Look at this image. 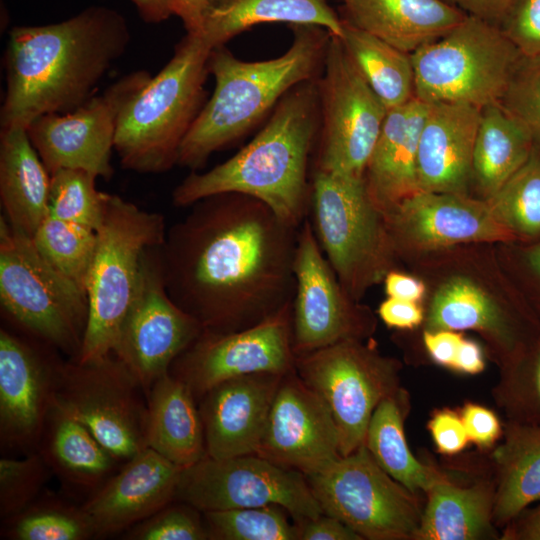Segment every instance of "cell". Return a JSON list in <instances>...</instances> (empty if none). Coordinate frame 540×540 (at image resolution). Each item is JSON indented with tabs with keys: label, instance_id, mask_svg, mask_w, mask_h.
Masks as SVG:
<instances>
[{
	"label": "cell",
	"instance_id": "cell-1",
	"mask_svg": "<svg viewBox=\"0 0 540 540\" xmlns=\"http://www.w3.org/2000/svg\"><path fill=\"white\" fill-rule=\"evenodd\" d=\"M299 227L247 195L197 201L167 229L161 246L170 297L203 330L232 332L261 322L292 302Z\"/></svg>",
	"mask_w": 540,
	"mask_h": 540
},
{
	"label": "cell",
	"instance_id": "cell-2",
	"mask_svg": "<svg viewBox=\"0 0 540 540\" xmlns=\"http://www.w3.org/2000/svg\"><path fill=\"white\" fill-rule=\"evenodd\" d=\"M130 32L116 10L92 6L59 23L16 26L4 53L1 128L75 110L125 53Z\"/></svg>",
	"mask_w": 540,
	"mask_h": 540
},
{
	"label": "cell",
	"instance_id": "cell-3",
	"mask_svg": "<svg viewBox=\"0 0 540 540\" xmlns=\"http://www.w3.org/2000/svg\"><path fill=\"white\" fill-rule=\"evenodd\" d=\"M318 79L286 93L260 132L231 158L206 172L191 171L174 188L173 204L190 207L212 195L238 193L299 227L307 218L309 157L320 128Z\"/></svg>",
	"mask_w": 540,
	"mask_h": 540
},
{
	"label": "cell",
	"instance_id": "cell-4",
	"mask_svg": "<svg viewBox=\"0 0 540 540\" xmlns=\"http://www.w3.org/2000/svg\"><path fill=\"white\" fill-rule=\"evenodd\" d=\"M330 33L315 25H293L282 55L243 61L224 45L211 50L215 88L184 138L177 164L198 171L209 157L248 133L295 86L320 77Z\"/></svg>",
	"mask_w": 540,
	"mask_h": 540
},
{
	"label": "cell",
	"instance_id": "cell-5",
	"mask_svg": "<svg viewBox=\"0 0 540 540\" xmlns=\"http://www.w3.org/2000/svg\"><path fill=\"white\" fill-rule=\"evenodd\" d=\"M211 50L187 33L168 63L123 106L114 150L124 169L158 174L177 164L180 146L205 104Z\"/></svg>",
	"mask_w": 540,
	"mask_h": 540
},
{
	"label": "cell",
	"instance_id": "cell-6",
	"mask_svg": "<svg viewBox=\"0 0 540 540\" xmlns=\"http://www.w3.org/2000/svg\"><path fill=\"white\" fill-rule=\"evenodd\" d=\"M167 229L162 214L108 193L104 218L96 231L86 285L88 318L76 360L96 361L114 352L138 287L143 254L164 243Z\"/></svg>",
	"mask_w": 540,
	"mask_h": 540
},
{
	"label": "cell",
	"instance_id": "cell-7",
	"mask_svg": "<svg viewBox=\"0 0 540 540\" xmlns=\"http://www.w3.org/2000/svg\"><path fill=\"white\" fill-rule=\"evenodd\" d=\"M316 239L339 281L359 300L391 270L395 247L385 215L364 177L314 170L308 213Z\"/></svg>",
	"mask_w": 540,
	"mask_h": 540
},
{
	"label": "cell",
	"instance_id": "cell-8",
	"mask_svg": "<svg viewBox=\"0 0 540 540\" xmlns=\"http://www.w3.org/2000/svg\"><path fill=\"white\" fill-rule=\"evenodd\" d=\"M0 303L33 336L77 359L88 318L85 290L54 268L31 236L0 217Z\"/></svg>",
	"mask_w": 540,
	"mask_h": 540
},
{
	"label": "cell",
	"instance_id": "cell-9",
	"mask_svg": "<svg viewBox=\"0 0 540 540\" xmlns=\"http://www.w3.org/2000/svg\"><path fill=\"white\" fill-rule=\"evenodd\" d=\"M411 57L416 98L478 109L500 102L523 58L499 26L470 15Z\"/></svg>",
	"mask_w": 540,
	"mask_h": 540
},
{
	"label": "cell",
	"instance_id": "cell-10",
	"mask_svg": "<svg viewBox=\"0 0 540 540\" xmlns=\"http://www.w3.org/2000/svg\"><path fill=\"white\" fill-rule=\"evenodd\" d=\"M400 363L364 340H345L296 356L295 371L329 407L341 456L365 442L378 404L400 387Z\"/></svg>",
	"mask_w": 540,
	"mask_h": 540
},
{
	"label": "cell",
	"instance_id": "cell-11",
	"mask_svg": "<svg viewBox=\"0 0 540 540\" xmlns=\"http://www.w3.org/2000/svg\"><path fill=\"white\" fill-rule=\"evenodd\" d=\"M306 478L323 513L363 540L415 539L423 510L417 494L387 474L365 444Z\"/></svg>",
	"mask_w": 540,
	"mask_h": 540
},
{
	"label": "cell",
	"instance_id": "cell-12",
	"mask_svg": "<svg viewBox=\"0 0 540 540\" xmlns=\"http://www.w3.org/2000/svg\"><path fill=\"white\" fill-rule=\"evenodd\" d=\"M140 389L127 366L111 353L91 362L59 361L53 401L86 426L115 458L126 462L147 448V407Z\"/></svg>",
	"mask_w": 540,
	"mask_h": 540
},
{
	"label": "cell",
	"instance_id": "cell-13",
	"mask_svg": "<svg viewBox=\"0 0 540 540\" xmlns=\"http://www.w3.org/2000/svg\"><path fill=\"white\" fill-rule=\"evenodd\" d=\"M318 88L315 170L364 177L388 110L359 73L340 38L332 34Z\"/></svg>",
	"mask_w": 540,
	"mask_h": 540
},
{
	"label": "cell",
	"instance_id": "cell-14",
	"mask_svg": "<svg viewBox=\"0 0 540 540\" xmlns=\"http://www.w3.org/2000/svg\"><path fill=\"white\" fill-rule=\"evenodd\" d=\"M175 499L203 513L278 505L296 524L323 514L303 473L257 454L223 459L206 455L182 469Z\"/></svg>",
	"mask_w": 540,
	"mask_h": 540
},
{
	"label": "cell",
	"instance_id": "cell-15",
	"mask_svg": "<svg viewBox=\"0 0 540 540\" xmlns=\"http://www.w3.org/2000/svg\"><path fill=\"white\" fill-rule=\"evenodd\" d=\"M161 246L151 247L143 254L138 287L113 352L146 393L170 372L174 360L203 331L200 323L182 310L166 289Z\"/></svg>",
	"mask_w": 540,
	"mask_h": 540
},
{
	"label": "cell",
	"instance_id": "cell-16",
	"mask_svg": "<svg viewBox=\"0 0 540 540\" xmlns=\"http://www.w3.org/2000/svg\"><path fill=\"white\" fill-rule=\"evenodd\" d=\"M293 271L292 344L296 356L345 340H365L373 334V313L343 287L308 218L299 227Z\"/></svg>",
	"mask_w": 540,
	"mask_h": 540
},
{
	"label": "cell",
	"instance_id": "cell-17",
	"mask_svg": "<svg viewBox=\"0 0 540 540\" xmlns=\"http://www.w3.org/2000/svg\"><path fill=\"white\" fill-rule=\"evenodd\" d=\"M150 78L145 70L133 71L73 111L33 120L27 134L49 174L77 169L110 179L119 114Z\"/></svg>",
	"mask_w": 540,
	"mask_h": 540
},
{
	"label": "cell",
	"instance_id": "cell-18",
	"mask_svg": "<svg viewBox=\"0 0 540 540\" xmlns=\"http://www.w3.org/2000/svg\"><path fill=\"white\" fill-rule=\"evenodd\" d=\"M291 304L245 329L203 330L174 360L170 373L200 399L232 378L256 373L284 375L295 370Z\"/></svg>",
	"mask_w": 540,
	"mask_h": 540
},
{
	"label": "cell",
	"instance_id": "cell-19",
	"mask_svg": "<svg viewBox=\"0 0 540 540\" xmlns=\"http://www.w3.org/2000/svg\"><path fill=\"white\" fill-rule=\"evenodd\" d=\"M257 455L305 476L341 457L329 407L295 370L280 382Z\"/></svg>",
	"mask_w": 540,
	"mask_h": 540
},
{
	"label": "cell",
	"instance_id": "cell-20",
	"mask_svg": "<svg viewBox=\"0 0 540 540\" xmlns=\"http://www.w3.org/2000/svg\"><path fill=\"white\" fill-rule=\"evenodd\" d=\"M384 215L395 250L413 245L434 250L459 243L516 238L486 199H473L464 193L419 190Z\"/></svg>",
	"mask_w": 540,
	"mask_h": 540
},
{
	"label": "cell",
	"instance_id": "cell-21",
	"mask_svg": "<svg viewBox=\"0 0 540 540\" xmlns=\"http://www.w3.org/2000/svg\"><path fill=\"white\" fill-rule=\"evenodd\" d=\"M28 341L0 330V436L5 446L39 445L53 401L57 363Z\"/></svg>",
	"mask_w": 540,
	"mask_h": 540
},
{
	"label": "cell",
	"instance_id": "cell-22",
	"mask_svg": "<svg viewBox=\"0 0 540 540\" xmlns=\"http://www.w3.org/2000/svg\"><path fill=\"white\" fill-rule=\"evenodd\" d=\"M284 375L256 373L232 378L200 398L207 456L223 459L257 454Z\"/></svg>",
	"mask_w": 540,
	"mask_h": 540
},
{
	"label": "cell",
	"instance_id": "cell-23",
	"mask_svg": "<svg viewBox=\"0 0 540 540\" xmlns=\"http://www.w3.org/2000/svg\"><path fill=\"white\" fill-rule=\"evenodd\" d=\"M182 469L148 447L126 461L81 506L94 537L121 532L171 503Z\"/></svg>",
	"mask_w": 540,
	"mask_h": 540
},
{
	"label": "cell",
	"instance_id": "cell-24",
	"mask_svg": "<svg viewBox=\"0 0 540 540\" xmlns=\"http://www.w3.org/2000/svg\"><path fill=\"white\" fill-rule=\"evenodd\" d=\"M480 117L481 109L470 105L428 104L417 152L419 190L465 192Z\"/></svg>",
	"mask_w": 540,
	"mask_h": 540
},
{
	"label": "cell",
	"instance_id": "cell-25",
	"mask_svg": "<svg viewBox=\"0 0 540 540\" xmlns=\"http://www.w3.org/2000/svg\"><path fill=\"white\" fill-rule=\"evenodd\" d=\"M525 327L479 285L453 277L435 292L427 315V330H474L496 353L500 368L511 362L536 334Z\"/></svg>",
	"mask_w": 540,
	"mask_h": 540
},
{
	"label": "cell",
	"instance_id": "cell-26",
	"mask_svg": "<svg viewBox=\"0 0 540 540\" xmlns=\"http://www.w3.org/2000/svg\"><path fill=\"white\" fill-rule=\"evenodd\" d=\"M427 108L415 97L387 112L364 174L367 191L383 213L419 191L417 152Z\"/></svg>",
	"mask_w": 540,
	"mask_h": 540
},
{
	"label": "cell",
	"instance_id": "cell-27",
	"mask_svg": "<svg viewBox=\"0 0 540 540\" xmlns=\"http://www.w3.org/2000/svg\"><path fill=\"white\" fill-rule=\"evenodd\" d=\"M345 20L414 53L443 37L467 14L447 0H343Z\"/></svg>",
	"mask_w": 540,
	"mask_h": 540
},
{
	"label": "cell",
	"instance_id": "cell-28",
	"mask_svg": "<svg viewBox=\"0 0 540 540\" xmlns=\"http://www.w3.org/2000/svg\"><path fill=\"white\" fill-rule=\"evenodd\" d=\"M147 394V447L181 468L204 458L202 419L189 386L169 372Z\"/></svg>",
	"mask_w": 540,
	"mask_h": 540
},
{
	"label": "cell",
	"instance_id": "cell-29",
	"mask_svg": "<svg viewBox=\"0 0 540 540\" xmlns=\"http://www.w3.org/2000/svg\"><path fill=\"white\" fill-rule=\"evenodd\" d=\"M51 176L22 126L1 128L0 198L8 222L33 237L48 215Z\"/></svg>",
	"mask_w": 540,
	"mask_h": 540
},
{
	"label": "cell",
	"instance_id": "cell-30",
	"mask_svg": "<svg viewBox=\"0 0 540 540\" xmlns=\"http://www.w3.org/2000/svg\"><path fill=\"white\" fill-rule=\"evenodd\" d=\"M39 445L49 468L65 484L92 494L113 475L119 461L86 426L54 401Z\"/></svg>",
	"mask_w": 540,
	"mask_h": 540
},
{
	"label": "cell",
	"instance_id": "cell-31",
	"mask_svg": "<svg viewBox=\"0 0 540 540\" xmlns=\"http://www.w3.org/2000/svg\"><path fill=\"white\" fill-rule=\"evenodd\" d=\"M274 22L315 25L337 37L343 33V20L327 0H211L196 35L213 49L255 25Z\"/></svg>",
	"mask_w": 540,
	"mask_h": 540
},
{
	"label": "cell",
	"instance_id": "cell-32",
	"mask_svg": "<svg viewBox=\"0 0 540 540\" xmlns=\"http://www.w3.org/2000/svg\"><path fill=\"white\" fill-rule=\"evenodd\" d=\"M495 484L480 480L458 485L448 477L427 493L414 540H481L498 538L493 521Z\"/></svg>",
	"mask_w": 540,
	"mask_h": 540
},
{
	"label": "cell",
	"instance_id": "cell-33",
	"mask_svg": "<svg viewBox=\"0 0 540 540\" xmlns=\"http://www.w3.org/2000/svg\"><path fill=\"white\" fill-rule=\"evenodd\" d=\"M502 439L491 454L493 521L501 529L540 501V425L506 419Z\"/></svg>",
	"mask_w": 540,
	"mask_h": 540
},
{
	"label": "cell",
	"instance_id": "cell-34",
	"mask_svg": "<svg viewBox=\"0 0 540 540\" xmlns=\"http://www.w3.org/2000/svg\"><path fill=\"white\" fill-rule=\"evenodd\" d=\"M409 399L405 389L384 398L370 419L365 446L376 463L411 492L425 494L448 476L419 461L411 452L404 432Z\"/></svg>",
	"mask_w": 540,
	"mask_h": 540
},
{
	"label": "cell",
	"instance_id": "cell-35",
	"mask_svg": "<svg viewBox=\"0 0 540 540\" xmlns=\"http://www.w3.org/2000/svg\"><path fill=\"white\" fill-rule=\"evenodd\" d=\"M533 144L530 132L500 102L481 109L472 177L486 199L529 160Z\"/></svg>",
	"mask_w": 540,
	"mask_h": 540
},
{
	"label": "cell",
	"instance_id": "cell-36",
	"mask_svg": "<svg viewBox=\"0 0 540 540\" xmlns=\"http://www.w3.org/2000/svg\"><path fill=\"white\" fill-rule=\"evenodd\" d=\"M339 37L366 83L387 110L415 98V75L411 54L404 52L344 18Z\"/></svg>",
	"mask_w": 540,
	"mask_h": 540
},
{
	"label": "cell",
	"instance_id": "cell-37",
	"mask_svg": "<svg viewBox=\"0 0 540 540\" xmlns=\"http://www.w3.org/2000/svg\"><path fill=\"white\" fill-rule=\"evenodd\" d=\"M32 239L54 268L86 291L96 249V231L47 215Z\"/></svg>",
	"mask_w": 540,
	"mask_h": 540
},
{
	"label": "cell",
	"instance_id": "cell-38",
	"mask_svg": "<svg viewBox=\"0 0 540 540\" xmlns=\"http://www.w3.org/2000/svg\"><path fill=\"white\" fill-rule=\"evenodd\" d=\"M492 395L506 419L540 425V331L519 355L501 367Z\"/></svg>",
	"mask_w": 540,
	"mask_h": 540
},
{
	"label": "cell",
	"instance_id": "cell-39",
	"mask_svg": "<svg viewBox=\"0 0 540 540\" xmlns=\"http://www.w3.org/2000/svg\"><path fill=\"white\" fill-rule=\"evenodd\" d=\"M497 218L516 236L540 234V156L529 160L486 199Z\"/></svg>",
	"mask_w": 540,
	"mask_h": 540
},
{
	"label": "cell",
	"instance_id": "cell-40",
	"mask_svg": "<svg viewBox=\"0 0 540 540\" xmlns=\"http://www.w3.org/2000/svg\"><path fill=\"white\" fill-rule=\"evenodd\" d=\"M278 505L204 512L209 539L300 540L297 524Z\"/></svg>",
	"mask_w": 540,
	"mask_h": 540
},
{
	"label": "cell",
	"instance_id": "cell-41",
	"mask_svg": "<svg viewBox=\"0 0 540 540\" xmlns=\"http://www.w3.org/2000/svg\"><path fill=\"white\" fill-rule=\"evenodd\" d=\"M50 176L48 215L97 231L108 196L97 190V177L77 169H60Z\"/></svg>",
	"mask_w": 540,
	"mask_h": 540
},
{
	"label": "cell",
	"instance_id": "cell-42",
	"mask_svg": "<svg viewBox=\"0 0 540 540\" xmlns=\"http://www.w3.org/2000/svg\"><path fill=\"white\" fill-rule=\"evenodd\" d=\"M7 535L17 540H85L93 531L80 507L58 500H36L5 521Z\"/></svg>",
	"mask_w": 540,
	"mask_h": 540
},
{
	"label": "cell",
	"instance_id": "cell-43",
	"mask_svg": "<svg viewBox=\"0 0 540 540\" xmlns=\"http://www.w3.org/2000/svg\"><path fill=\"white\" fill-rule=\"evenodd\" d=\"M40 452L22 459L0 460V514L4 521L19 515L37 500L49 472Z\"/></svg>",
	"mask_w": 540,
	"mask_h": 540
},
{
	"label": "cell",
	"instance_id": "cell-44",
	"mask_svg": "<svg viewBox=\"0 0 540 540\" xmlns=\"http://www.w3.org/2000/svg\"><path fill=\"white\" fill-rule=\"evenodd\" d=\"M500 104L540 143V58H522Z\"/></svg>",
	"mask_w": 540,
	"mask_h": 540
},
{
	"label": "cell",
	"instance_id": "cell-45",
	"mask_svg": "<svg viewBox=\"0 0 540 540\" xmlns=\"http://www.w3.org/2000/svg\"><path fill=\"white\" fill-rule=\"evenodd\" d=\"M184 503V502H183ZM166 505L126 534L132 540H206L208 531L191 505Z\"/></svg>",
	"mask_w": 540,
	"mask_h": 540
},
{
	"label": "cell",
	"instance_id": "cell-46",
	"mask_svg": "<svg viewBox=\"0 0 540 540\" xmlns=\"http://www.w3.org/2000/svg\"><path fill=\"white\" fill-rule=\"evenodd\" d=\"M499 27L524 58H540V0H515Z\"/></svg>",
	"mask_w": 540,
	"mask_h": 540
},
{
	"label": "cell",
	"instance_id": "cell-47",
	"mask_svg": "<svg viewBox=\"0 0 540 540\" xmlns=\"http://www.w3.org/2000/svg\"><path fill=\"white\" fill-rule=\"evenodd\" d=\"M427 428L440 454L456 455L464 450L469 442L460 413L452 409L435 410L427 423Z\"/></svg>",
	"mask_w": 540,
	"mask_h": 540
},
{
	"label": "cell",
	"instance_id": "cell-48",
	"mask_svg": "<svg viewBox=\"0 0 540 540\" xmlns=\"http://www.w3.org/2000/svg\"><path fill=\"white\" fill-rule=\"evenodd\" d=\"M469 441L480 448H491L503 436L504 425L491 409L472 402L460 410Z\"/></svg>",
	"mask_w": 540,
	"mask_h": 540
},
{
	"label": "cell",
	"instance_id": "cell-49",
	"mask_svg": "<svg viewBox=\"0 0 540 540\" xmlns=\"http://www.w3.org/2000/svg\"><path fill=\"white\" fill-rule=\"evenodd\" d=\"M300 540H363L344 522L328 514L298 523Z\"/></svg>",
	"mask_w": 540,
	"mask_h": 540
},
{
	"label": "cell",
	"instance_id": "cell-50",
	"mask_svg": "<svg viewBox=\"0 0 540 540\" xmlns=\"http://www.w3.org/2000/svg\"><path fill=\"white\" fill-rule=\"evenodd\" d=\"M379 318L389 328L413 329L424 319V312L418 302L387 297L377 310Z\"/></svg>",
	"mask_w": 540,
	"mask_h": 540
},
{
	"label": "cell",
	"instance_id": "cell-51",
	"mask_svg": "<svg viewBox=\"0 0 540 540\" xmlns=\"http://www.w3.org/2000/svg\"><path fill=\"white\" fill-rule=\"evenodd\" d=\"M461 333L453 330H425L424 347L430 359L439 366L451 369L463 340Z\"/></svg>",
	"mask_w": 540,
	"mask_h": 540
},
{
	"label": "cell",
	"instance_id": "cell-52",
	"mask_svg": "<svg viewBox=\"0 0 540 540\" xmlns=\"http://www.w3.org/2000/svg\"><path fill=\"white\" fill-rule=\"evenodd\" d=\"M467 15L499 26L515 0H447Z\"/></svg>",
	"mask_w": 540,
	"mask_h": 540
},
{
	"label": "cell",
	"instance_id": "cell-53",
	"mask_svg": "<svg viewBox=\"0 0 540 540\" xmlns=\"http://www.w3.org/2000/svg\"><path fill=\"white\" fill-rule=\"evenodd\" d=\"M502 530V540H540V505L526 508Z\"/></svg>",
	"mask_w": 540,
	"mask_h": 540
},
{
	"label": "cell",
	"instance_id": "cell-54",
	"mask_svg": "<svg viewBox=\"0 0 540 540\" xmlns=\"http://www.w3.org/2000/svg\"><path fill=\"white\" fill-rule=\"evenodd\" d=\"M383 280L387 297L419 302L426 292L421 280L404 273L390 270Z\"/></svg>",
	"mask_w": 540,
	"mask_h": 540
},
{
	"label": "cell",
	"instance_id": "cell-55",
	"mask_svg": "<svg viewBox=\"0 0 540 540\" xmlns=\"http://www.w3.org/2000/svg\"><path fill=\"white\" fill-rule=\"evenodd\" d=\"M451 369L466 375L481 373L485 369V359L480 345L463 338Z\"/></svg>",
	"mask_w": 540,
	"mask_h": 540
},
{
	"label": "cell",
	"instance_id": "cell-56",
	"mask_svg": "<svg viewBox=\"0 0 540 540\" xmlns=\"http://www.w3.org/2000/svg\"><path fill=\"white\" fill-rule=\"evenodd\" d=\"M211 0H172L174 15L181 18L187 33L196 34Z\"/></svg>",
	"mask_w": 540,
	"mask_h": 540
},
{
	"label": "cell",
	"instance_id": "cell-57",
	"mask_svg": "<svg viewBox=\"0 0 540 540\" xmlns=\"http://www.w3.org/2000/svg\"><path fill=\"white\" fill-rule=\"evenodd\" d=\"M141 18L148 23H159L174 15L172 0H131Z\"/></svg>",
	"mask_w": 540,
	"mask_h": 540
},
{
	"label": "cell",
	"instance_id": "cell-58",
	"mask_svg": "<svg viewBox=\"0 0 540 540\" xmlns=\"http://www.w3.org/2000/svg\"><path fill=\"white\" fill-rule=\"evenodd\" d=\"M528 260L531 267L540 275V244L530 250Z\"/></svg>",
	"mask_w": 540,
	"mask_h": 540
}]
</instances>
